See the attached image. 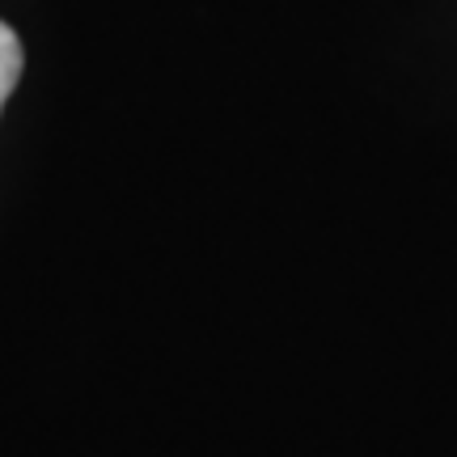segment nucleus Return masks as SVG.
Masks as SVG:
<instances>
[{
	"label": "nucleus",
	"instance_id": "f257e3e1",
	"mask_svg": "<svg viewBox=\"0 0 457 457\" xmlns=\"http://www.w3.org/2000/svg\"><path fill=\"white\" fill-rule=\"evenodd\" d=\"M17 77H21V43H17V34L0 21V111H4V102L13 94Z\"/></svg>",
	"mask_w": 457,
	"mask_h": 457
}]
</instances>
